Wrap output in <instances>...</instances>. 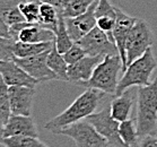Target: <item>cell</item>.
I'll use <instances>...</instances> for the list:
<instances>
[{
  "label": "cell",
  "mask_w": 157,
  "mask_h": 147,
  "mask_svg": "<svg viewBox=\"0 0 157 147\" xmlns=\"http://www.w3.org/2000/svg\"><path fill=\"white\" fill-rule=\"evenodd\" d=\"M54 41L53 42H42V43H29V42L16 41L14 44L13 52H14L15 58L33 57V56L51 50Z\"/></svg>",
  "instance_id": "obj_19"
},
{
  "label": "cell",
  "mask_w": 157,
  "mask_h": 147,
  "mask_svg": "<svg viewBox=\"0 0 157 147\" xmlns=\"http://www.w3.org/2000/svg\"><path fill=\"white\" fill-rule=\"evenodd\" d=\"M48 66L51 70L57 75L58 80H64L69 82L68 79V67L69 65L64 59L63 54L60 53L56 45L53 44L52 49L48 54Z\"/></svg>",
  "instance_id": "obj_21"
},
{
  "label": "cell",
  "mask_w": 157,
  "mask_h": 147,
  "mask_svg": "<svg viewBox=\"0 0 157 147\" xmlns=\"http://www.w3.org/2000/svg\"><path fill=\"white\" fill-rule=\"evenodd\" d=\"M86 56H88V54L86 53V51L84 50L77 42H75V43L72 44V47L70 48L66 53H63V57L68 65L75 64V62L79 61L80 59L86 57Z\"/></svg>",
  "instance_id": "obj_30"
},
{
  "label": "cell",
  "mask_w": 157,
  "mask_h": 147,
  "mask_svg": "<svg viewBox=\"0 0 157 147\" xmlns=\"http://www.w3.org/2000/svg\"><path fill=\"white\" fill-rule=\"evenodd\" d=\"M50 50L43 53L27 58H14V60L24 69L27 74L37 79L40 83L48 80H58L57 75L48 66V54Z\"/></svg>",
  "instance_id": "obj_10"
},
{
  "label": "cell",
  "mask_w": 157,
  "mask_h": 147,
  "mask_svg": "<svg viewBox=\"0 0 157 147\" xmlns=\"http://www.w3.org/2000/svg\"><path fill=\"white\" fill-rule=\"evenodd\" d=\"M40 1L41 2H45V4H51L58 8L61 7V2H62V0H40Z\"/></svg>",
  "instance_id": "obj_33"
},
{
  "label": "cell",
  "mask_w": 157,
  "mask_h": 147,
  "mask_svg": "<svg viewBox=\"0 0 157 147\" xmlns=\"http://www.w3.org/2000/svg\"><path fill=\"white\" fill-rule=\"evenodd\" d=\"M0 77L8 86L36 87L40 83L37 79L27 74L14 59L0 61Z\"/></svg>",
  "instance_id": "obj_11"
},
{
  "label": "cell",
  "mask_w": 157,
  "mask_h": 147,
  "mask_svg": "<svg viewBox=\"0 0 157 147\" xmlns=\"http://www.w3.org/2000/svg\"><path fill=\"white\" fill-rule=\"evenodd\" d=\"M8 137H39V130L32 115L11 114L4 128V138Z\"/></svg>",
  "instance_id": "obj_15"
},
{
  "label": "cell",
  "mask_w": 157,
  "mask_h": 147,
  "mask_svg": "<svg viewBox=\"0 0 157 147\" xmlns=\"http://www.w3.org/2000/svg\"><path fill=\"white\" fill-rule=\"evenodd\" d=\"M11 39L21 42L29 43H42L53 42L56 40V33L49 29H45L40 24H31L27 22L18 23L10 26Z\"/></svg>",
  "instance_id": "obj_9"
},
{
  "label": "cell",
  "mask_w": 157,
  "mask_h": 147,
  "mask_svg": "<svg viewBox=\"0 0 157 147\" xmlns=\"http://www.w3.org/2000/svg\"><path fill=\"white\" fill-rule=\"evenodd\" d=\"M156 67L157 61L150 48L141 57L137 58L131 64H129L127 69L122 72V77L120 78L115 95L118 96L131 87L149 85L151 83L150 78Z\"/></svg>",
  "instance_id": "obj_4"
},
{
  "label": "cell",
  "mask_w": 157,
  "mask_h": 147,
  "mask_svg": "<svg viewBox=\"0 0 157 147\" xmlns=\"http://www.w3.org/2000/svg\"><path fill=\"white\" fill-rule=\"evenodd\" d=\"M139 147H157V136L149 135V136L141 138Z\"/></svg>",
  "instance_id": "obj_31"
},
{
  "label": "cell",
  "mask_w": 157,
  "mask_h": 147,
  "mask_svg": "<svg viewBox=\"0 0 157 147\" xmlns=\"http://www.w3.org/2000/svg\"><path fill=\"white\" fill-rule=\"evenodd\" d=\"M137 19L138 18L129 16L120 8L117 7V21H115V26L113 29V40H114V43L118 48L119 54L123 64V72L127 69V52H125L127 39H128L130 29L135 25Z\"/></svg>",
  "instance_id": "obj_13"
},
{
  "label": "cell",
  "mask_w": 157,
  "mask_h": 147,
  "mask_svg": "<svg viewBox=\"0 0 157 147\" xmlns=\"http://www.w3.org/2000/svg\"><path fill=\"white\" fill-rule=\"evenodd\" d=\"M61 10L60 8L56 7L51 4L42 2L40 7V22L39 24L45 29H49L57 32L58 24H59V18H60Z\"/></svg>",
  "instance_id": "obj_22"
},
{
  "label": "cell",
  "mask_w": 157,
  "mask_h": 147,
  "mask_svg": "<svg viewBox=\"0 0 157 147\" xmlns=\"http://www.w3.org/2000/svg\"><path fill=\"white\" fill-rule=\"evenodd\" d=\"M85 120L93 126L104 138H106L111 147H124L119 135L120 122L112 117L110 106L102 109L98 112H94Z\"/></svg>",
  "instance_id": "obj_7"
},
{
  "label": "cell",
  "mask_w": 157,
  "mask_h": 147,
  "mask_svg": "<svg viewBox=\"0 0 157 147\" xmlns=\"http://www.w3.org/2000/svg\"><path fill=\"white\" fill-rule=\"evenodd\" d=\"M11 114L31 115L35 96V87L9 86Z\"/></svg>",
  "instance_id": "obj_14"
},
{
  "label": "cell",
  "mask_w": 157,
  "mask_h": 147,
  "mask_svg": "<svg viewBox=\"0 0 157 147\" xmlns=\"http://www.w3.org/2000/svg\"><path fill=\"white\" fill-rule=\"evenodd\" d=\"M1 140L7 147H49L39 137H8Z\"/></svg>",
  "instance_id": "obj_27"
},
{
  "label": "cell",
  "mask_w": 157,
  "mask_h": 147,
  "mask_svg": "<svg viewBox=\"0 0 157 147\" xmlns=\"http://www.w3.org/2000/svg\"><path fill=\"white\" fill-rule=\"evenodd\" d=\"M54 133L71 138L75 141L76 147H111L106 138H104L86 120H80L68 127H64Z\"/></svg>",
  "instance_id": "obj_5"
},
{
  "label": "cell",
  "mask_w": 157,
  "mask_h": 147,
  "mask_svg": "<svg viewBox=\"0 0 157 147\" xmlns=\"http://www.w3.org/2000/svg\"><path fill=\"white\" fill-rule=\"evenodd\" d=\"M11 115L9 86L0 77V120L6 125Z\"/></svg>",
  "instance_id": "obj_25"
},
{
  "label": "cell",
  "mask_w": 157,
  "mask_h": 147,
  "mask_svg": "<svg viewBox=\"0 0 157 147\" xmlns=\"http://www.w3.org/2000/svg\"><path fill=\"white\" fill-rule=\"evenodd\" d=\"M0 147H7L6 146V144H5L1 139H0Z\"/></svg>",
  "instance_id": "obj_35"
},
{
  "label": "cell",
  "mask_w": 157,
  "mask_h": 147,
  "mask_svg": "<svg viewBox=\"0 0 157 147\" xmlns=\"http://www.w3.org/2000/svg\"><path fill=\"white\" fill-rule=\"evenodd\" d=\"M0 36L2 37H8V39H11L10 35V26L8 25L6 21L4 19V17L0 14Z\"/></svg>",
  "instance_id": "obj_32"
},
{
  "label": "cell",
  "mask_w": 157,
  "mask_h": 147,
  "mask_svg": "<svg viewBox=\"0 0 157 147\" xmlns=\"http://www.w3.org/2000/svg\"><path fill=\"white\" fill-rule=\"evenodd\" d=\"M15 40L8 39V37H2L0 36V61L1 60H11L14 59V44Z\"/></svg>",
  "instance_id": "obj_28"
},
{
  "label": "cell",
  "mask_w": 157,
  "mask_h": 147,
  "mask_svg": "<svg viewBox=\"0 0 157 147\" xmlns=\"http://www.w3.org/2000/svg\"><path fill=\"white\" fill-rule=\"evenodd\" d=\"M40 0H24L21 5V11L25 21L31 24H39L40 22V7H41Z\"/></svg>",
  "instance_id": "obj_26"
},
{
  "label": "cell",
  "mask_w": 157,
  "mask_h": 147,
  "mask_svg": "<svg viewBox=\"0 0 157 147\" xmlns=\"http://www.w3.org/2000/svg\"><path fill=\"white\" fill-rule=\"evenodd\" d=\"M103 56H86L79 61L69 65L68 79L69 82L82 86L84 83L90 79L96 66L103 60Z\"/></svg>",
  "instance_id": "obj_16"
},
{
  "label": "cell",
  "mask_w": 157,
  "mask_h": 147,
  "mask_svg": "<svg viewBox=\"0 0 157 147\" xmlns=\"http://www.w3.org/2000/svg\"><path fill=\"white\" fill-rule=\"evenodd\" d=\"M96 0H62L60 10L66 18L84 14Z\"/></svg>",
  "instance_id": "obj_23"
},
{
  "label": "cell",
  "mask_w": 157,
  "mask_h": 147,
  "mask_svg": "<svg viewBox=\"0 0 157 147\" xmlns=\"http://www.w3.org/2000/svg\"><path fill=\"white\" fill-rule=\"evenodd\" d=\"M154 43V34L148 23L144 19H137L135 25L130 29L127 39V67L137 58L141 57Z\"/></svg>",
  "instance_id": "obj_6"
},
{
  "label": "cell",
  "mask_w": 157,
  "mask_h": 147,
  "mask_svg": "<svg viewBox=\"0 0 157 147\" xmlns=\"http://www.w3.org/2000/svg\"><path fill=\"white\" fill-rule=\"evenodd\" d=\"M136 122L141 138L157 135V77L149 85L138 87Z\"/></svg>",
  "instance_id": "obj_2"
},
{
  "label": "cell",
  "mask_w": 157,
  "mask_h": 147,
  "mask_svg": "<svg viewBox=\"0 0 157 147\" xmlns=\"http://www.w3.org/2000/svg\"><path fill=\"white\" fill-rule=\"evenodd\" d=\"M119 135L124 147H139L141 137L138 133L136 119L129 118L120 122Z\"/></svg>",
  "instance_id": "obj_18"
},
{
  "label": "cell",
  "mask_w": 157,
  "mask_h": 147,
  "mask_svg": "<svg viewBox=\"0 0 157 147\" xmlns=\"http://www.w3.org/2000/svg\"><path fill=\"white\" fill-rule=\"evenodd\" d=\"M103 95L104 93L95 88H86L85 92L80 94L63 112L49 120L44 128L54 133L64 127L85 120L88 115L96 111Z\"/></svg>",
  "instance_id": "obj_1"
},
{
  "label": "cell",
  "mask_w": 157,
  "mask_h": 147,
  "mask_svg": "<svg viewBox=\"0 0 157 147\" xmlns=\"http://www.w3.org/2000/svg\"><path fill=\"white\" fill-rule=\"evenodd\" d=\"M4 128H5V125L0 120V139H2V136H4Z\"/></svg>",
  "instance_id": "obj_34"
},
{
  "label": "cell",
  "mask_w": 157,
  "mask_h": 147,
  "mask_svg": "<svg viewBox=\"0 0 157 147\" xmlns=\"http://www.w3.org/2000/svg\"><path fill=\"white\" fill-rule=\"evenodd\" d=\"M97 1L98 0H96L84 14L75 16V17H64L68 33L71 36L74 42H78L79 40L84 37L87 33L90 32L96 26L95 10H96Z\"/></svg>",
  "instance_id": "obj_12"
},
{
  "label": "cell",
  "mask_w": 157,
  "mask_h": 147,
  "mask_svg": "<svg viewBox=\"0 0 157 147\" xmlns=\"http://www.w3.org/2000/svg\"><path fill=\"white\" fill-rule=\"evenodd\" d=\"M115 21H117V17H112V16L96 17V26L98 29H102L103 32L106 33L113 42H114V40H113V29H114L115 26Z\"/></svg>",
  "instance_id": "obj_29"
},
{
  "label": "cell",
  "mask_w": 157,
  "mask_h": 147,
  "mask_svg": "<svg viewBox=\"0 0 157 147\" xmlns=\"http://www.w3.org/2000/svg\"><path fill=\"white\" fill-rule=\"evenodd\" d=\"M23 1L24 0H0V14L9 26L26 22L19 8Z\"/></svg>",
  "instance_id": "obj_20"
},
{
  "label": "cell",
  "mask_w": 157,
  "mask_h": 147,
  "mask_svg": "<svg viewBox=\"0 0 157 147\" xmlns=\"http://www.w3.org/2000/svg\"><path fill=\"white\" fill-rule=\"evenodd\" d=\"M132 88L133 87L118 95L110 104L112 117L115 120H118L119 122L124 121L130 118L135 100H137V93H135Z\"/></svg>",
  "instance_id": "obj_17"
},
{
  "label": "cell",
  "mask_w": 157,
  "mask_h": 147,
  "mask_svg": "<svg viewBox=\"0 0 157 147\" xmlns=\"http://www.w3.org/2000/svg\"><path fill=\"white\" fill-rule=\"evenodd\" d=\"M77 43L88 56H112L119 54L118 48L106 33L95 26L90 32L79 40Z\"/></svg>",
  "instance_id": "obj_8"
},
{
  "label": "cell",
  "mask_w": 157,
  "mask_h": 147,
  "mask_svg": "<svg viewBox=\"0 0 157 147\" xmlns=\"http://www.w3.org/2000/svg\"><path fill=\"white\" fill-rule=\"evenodd\" d=\"M75 43L72 41L71 36L69 35L67 26H66V18L61 13L60 18H59V24H58V29L56 32V40H54V45L58 49L60 53H66L67 51L72 47Z\"/></svg>",
  "instance_id": "obj_24"
},
{
  "label": "cell",
  "mask_w": 157,
  "mask_h": 147,
  "mask_svg": "<svg viewBox=\"0 0 157 147\" xmlns=\"http://www.w3.org/2000/svg\"><path fill=\"white\" fill-rule=\"evenodd\" d=\"M123 72L120 54L105 56L104 59L96 66L89 80L84 83L82 86L86 88H95L104 94L115 95L119 85V74Z\"/></svg>",
  "instance_id": "obj_3"
}]
</instances>
